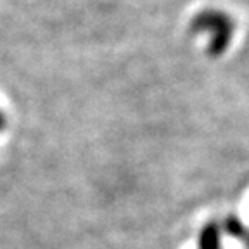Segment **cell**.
Masks as SVG:
<instances>
[{
    "mask_svg": "<svg viewBox=\"0 0 249 249\" xmlns=\"http://www.w3.org/2000/svg\"><path fill=\"white\" fill-rule=\"evenodd\" d=\"M191 35H206V52L211 57H220L227 52L235 33L232 16L218 9H206L196 14L189 24Z\"/></svg>",
    "mask_w": 249,
    "mask_h": 249,
    "instance_id": "obj_1",
    "label": "cell"
},
{
    "mask_svg": "<svg viewBox=\"0 0 249 249\" xmlns=\"http://www.w3.org/2000/svg\"><path fill=\"white\" fill-rule=\"evenodd\" d=\"M222 225L218 222H208L199 232V249H222Z\"/></svg>",
    "mask_w": 249,
    "mask_h": 249,
    "instance_id": "obj_2",
    "label": "cell"
},
{
    "mask_svg": "<svg viewBox=\"0 0 249 249\" xmlns=\"http://www.w3.org/2000/svg\"><path fill=\"white\" fill-rule=\"evenodd\" d=\"M220 225H222V230L227 235H230V237H233V239H239V241H241L242 235L246 233V225L241 222V218L235 216V214L225 216Z\"/></svg>",
    "mask_w": 249,
    "mask_h": 249,
    "instance_id": "obj_3",
    "label": "cell"
},
{
    "mask_svg": "<svg viewBox=\"0 0 249 249\" xmlns=\"http://www.w3.org/2000/svg\"><path fill=\"white\" fill-rule=\"evenodd\" d=\"M242 242H244V246L249 249V229H246V233L242 235V239H241Z\"/></svg>",
    "mask_w": 249,
    "mask_h": 249,
    "instance_id": "obj_4",
    "label": "cell"
},
{
    "mask_svg": "<svg viewBox=\"0 0 249 249\" xmlns=\"http://www.w3.org/2000/svg\"><path fill=\"white\" fill-rule=\"evenodd\" d=\"M5 128V116L2 113H0V132Z\"/></svg>",
    "mask_w": 249,
    "mask_h": 249,
    "instance_id": "obj_5",
    "label": "cell"
}]
</instances>
